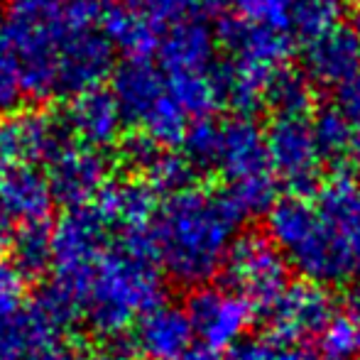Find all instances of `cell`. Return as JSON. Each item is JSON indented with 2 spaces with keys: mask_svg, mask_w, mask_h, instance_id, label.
I'll return each mask as SVG.
<instances>
[{
  "mask_svg": "<svg viewBox=\"0 0 360 360\" xmlns=\"http://www.w3.org/2000/svg\"><path fill=\"white\" fill-rule=\"evenodd\" d=\"M62 123L39 110H15L0 118V169L47 165L67 143Z\"/></svg>",
  "mask_w": 360,
  "mask_h": 360,
  "instance_id": "cell-17",
  "label": "cell"
},
{
  "mask_svg": "<svg viewBox=\"0 0 360 360\" xmlns=\"http://www.w3.org/2000/svg\"><path fill=\"white\" fill-rule=\"evenodd\" d=\"M292 25L309 39L336 27L343 13V0H289Z\"/></svg>",
  "mask_w": 360,
  "mask_h": 360,
  "instance_id": "cell-29",
  "label": "cell"
},
{
  "mask_svg": "<svg viewBox=\"0 0 360 360\" xmlns=\"http://www.w3.org/2000/svg\"><path fill=\"white\" fill-rule=\"evenodd\" d=\"M181 155L191 169L216 172L226 181L231 201L243 218L270 211L275 204V176L267 160L265 130L252 115L199 118L181 140Z\"/></svg>",
  "mask_w": 360,
  "mask_h": 360,
  "instance_id": "cell-3",
  "label": "cell"
},
{
  "mask_svg": "<svg viewBox=\"0 0 360 360\" xmlns=\"http://www.w3.org/2000/svg\"><path fill=\"white\" fill-rule=\"evenodd\" d=\"M236 18L270 30L292 27V3L289 0H231Z\"/></svg>",
  "mask_w": 360,
  "mask_h": 360,
  "instance_id": "cell-31",
  "label": "cell"
},
{
  "mask_svg": "<svg viewBox=\"0 0 360 360\" xmlns=\"http://www.w3.org/2000/svg\"><path fill=\"white\" fill-rule=\"evenodd\" d=\"M272 346L265 341H255V338H243L240 343L228 351L226 360H270Z\"/></svg>",
  "mask_w": 360,
  "mask_h": 360,
  "instance_id": "cell-33",
  "label": "cell"
},
{
  "mask_svg": "<svg viewBox=\"0 0 360 360\" xmlns=\"http://www.w3.org/2000/svg\"><path fill=\"white\" fill-rule=\"evenodd\" d=\"M25 302V277L13 260L0 255V326L8 323L15 314L22 311Z\"/></svg>",
  "mask_w": 360,
  "mask_h": 360,
  "instance_id": "cell-32",
  "label": "cell"
},
{
  "mask_svg": "<svg viewBox=\"0 0 360 360\" xmlns=\"http://www.w3.org/2000/svg\"><path fill=\"white\" fill-rule=\"evenodd\" d=\"M333 314L336 307L328 289L304 280L289 285L267 309V326L275 343H304L307 338H319Z\"/></svg>",
  "mask_w": 360,
  "mask_h": 360,
  "instance_id": "cell-16",
  "label": "cell"
},
{
  "mask_svg": "<svg viewBox=\"0 0 360 360\" xmlns=\"http://www.w3.org/2000/svg\"><path fill=\"white\" fill-rule=\"evenodd\" d=\"M113 96L118 98L125 123L135 125L138 135L160 147L181 145L194 123L155 59H125L115 67Z\"/></svg>",
  "mask_w": 360,
  "mask_h": 360,
  "instance_id": "cell-6",
  "label": "cell"
},
{
  "mask_svg": "<svg viewBox=\"0 0 360 360\" xmlns=\"http://www.w3.org/2000/svg\"><path fill=\"white\" fill-rule=\"evenodd\" d=\"M356 32L360 34V10H358V15H356Z\"/></svg>",
  "mask_w": 360,
  "mask_h": 360,
  "instance_id": "cell-39",
  "label": "cell"
},
{
  "mask_svg": "<svg viewBox=\"0 0 360 360\" xmlns=\"http://www.w3.org/2000/svg\"><path fill=\"white\" fill-rule=\"evenodd\" d=\"M267 103L275 108L277 115H297V118H304V113L314 103V86L309 81V76L285 67L270 81Z\"/></svg>",
  "mask_w": 360,
  "mask_h": 360,
  "instance_id": "cell-27",
  "label": "cell"
},
{
  "mask_svg": "<svg viewBox=\"0 0 360 360\" xmlns=\"http://www.w3.org/2000/svg\"><path fill=\"white\" fill-rule=\"evenodd\" d=\"M196 346L189 314L162 302L135 323V348L147 360H181Z\"/></svg>",
  "mask_w": 360,
  "mask_h": 360,
  "instance_id": "cell-21",
  "label": "cell"
},
{
  "mask_svg": "<svg viewBox=\"0 0 360 360\" xmlns=\"http://www.w3.org/2000/svg\"><path fill=\"white\" fill-rule=\"evenodd\" d=\"M84 360H135L128 351H120V348H98V351L89 353Z\"/></svg>",
  "mask_w": 360,
  "mask_h": 360,
  "instance_id": "cell-36",
  "label": "cell"
},
{
  "mask_svg": "<svg viewBox=\"0 0 360 360\" xmlns=\"http://www.w3.org/2000/svg\"><path fill=\"white\" fill-rule=\"evenodd\" d=\"M115 243L96 204L67 209L52 228V289L79 314V297L98 260Z\"/></svg>",
  "mask_w": 360,
  "mask_h": 360,
  "instance_id": "cell-7",
  "label": "cell"
},
{
  "mask_svg": "<svg viewBox=\"0 0 360 360\" xmlns=\"http://www.w3.org/2000/svg\"><path fill=\"white\" fill-rule=\"evenodd\" d=\"M218 39L226 47L228 62L265 79H275L292 57V37L285 30H270L228 15L218 25Z\"/></svg>",
  "mask_w": 360,
  "mask_h": 360,
  "instance_id": "cell-15",
  "label": "cell"
},
{
  "mask_svg": "<svg viewBox=\"0 0 360 360\" xmlns=\"http://www.w3.org/2000/svg\"><path fill=\"white\" fill-rule=\"evenodd\" d=\"M231 0H191L196 13H216V10L226 8Z\"/></svg>",
  "mask_w": 360,
  "mask_h": 360,
  "instance_id": "cell-37",
  "label": "cell"
},
{
  "mask_svg": "<svg viewBox=\"0 0 360 360\" xmlns=\"http://www.w3.org/2000/svg\"><path fill=\"white\" fill-rule=\"evenodd\" d=\"M57 204L44 172L37 167L0 169V214L15 228L47 223L52 206Z\"/></svg>",
  "mask_w": 360,
  "mask_h": 360,
  "instance_id": "cell-20",
  "label": "cell"
},
{
  "mask_svg": "<svg viewBox=\"0 0 360 360\" xmlns=\"http://www.w3.org/2000/svg\"><path fill=\"white\" fill-rule=\"evenodd\" d=\"M101 216L118 236H145L157 216V194L140 179L108 184L94 201Z\"/></svg>",
  "mask_w": 360,
  "mask_h": 360,
  "instance_id": "cell-22",
  "label": "cell"
},
{
  "mask_svg": "<svg viewBox=\"0 0 360 360\" xmlns=\"http://www.w3.org/2000/svg\"><path fill=\"white\" fill-rule=\"evenodd\" d=\"M76 316L62 297L44 289L0 326V360H74L69 326Z\"/></svg>",
  "mask_w": 360,
  "mask_h": 360,
  "instance_id": "cell-8",
  "label": "cell"
},
{
  "mask_svg": "<svg viewBox=\"0 0 360 360\" xmlns=\"http://www.w3.org/2000/svg\"><path fill=\"white\" fill-rule=\"evenodd\" d=\"M304 74L314 86L333 96V105L360 118V34L336 27L309 39L304 49Z\"/></svg>",
  "mask_w": 360,
  "mask_h": 360,
  "instance_id": "cell-10",
  "label": "cell"
},
{
  "mask_svg": "<svg viewBox=\"0 0 360 360\" xmlns=\"http://www.w3.org/2000/svg\"><path fill=\"white\" fill-rule=\"evenodd\" d=\"M319 209L341 233L351 255V280H356L360 299V184L356 179H333L319 196Z\"/></svg>",
  "mask_w": 360,
  "mask_h": 360,
  "instance_id": "cell-24",
  "label": "cell"
},
{
  "mask_svg": "<svg viewBox=\"0 0 360 360\" xmlns=\"http://www.w3.org/2000/svg\"><path fill=\"white\" fill-rule=\"evenodd\" d=\"M319 353L323 360H360V304L336 311L319 333Z\"/></svg>",
  "mask_w": 360,
  "mask_h": 360,
  "instance_id": "cell-25",
  "label": "cell"
},
{
  "mask_svg": "<svg viewBox=\"0 0 360 360\" xmlns=\"http://www.w3.org/2000/svg\"><path fill=\"white\" fill-rule=\"evenodd\" d=\"M267 238L307 282L326 287L351 280L346 243L314 201L304 196L275 201L267 211Z\"/></svg>",
  "mask_w": 360,
  "mask_h": 360,
  "instance_id": "cell-5",
  "label": "cell"
},
{
  "mask_svg": "<svg viewBox=\"0 0 360 360\" xmlns=\"http://www.w3.org/2000/svg\"><path fill=\"white\" fill-rule=\"evenodd\" d=\"M351 115H346L343 110H338L336 105L321 110V113L314 118V135H316V143L323 152V160L341 162L343 150H346L348 135H351L353 125Z\"/></svg>",
  "mask_w": 360,
  "mask_h": 360,
  "instance_id": "cell-30",
  "label": "cell"
},
{
  "mask_svg": "<svg viewBox=\"0 0 360 360\" xmlns=\"http://www.w3.org/2000/svg\"><path fill=\"white\" fill-rule=\"evenodd\" d=\"M216 34L199 15H191L184 22L162 37L155 57L160 69L169 79H194L216 72Z\"/></svg>",
  "mask_w": 360,
  "mask_h": 360,
  "instance_id": "cell-18",
  "label": "cell"
},
{
  "mask_svg": "<svg viewBox=\"0 0 360 360\" xmlns=\"http://www.w3.org/2000/svg\"><path fill=\"white\" fill-rule=\"evenodd\" d=\"M226 287L252 309H267L289 287V262L267 236H240L223 265Z\"/></svg>",
  "mask_w": 360,
  "mask_h": 360,
  "instance_id": "cell-11",
  "label": "cell"
},
{
  "mask_svg": "<svg viewBox=\"0 0 360 360\" xmlns=\"http://www.w3.org/2000/svg\"><path fill=\"white\" fill-rule=\"evenodd\" d=\"M265 143L275 181L287 186L292 196L316 189L323 174V152L307 115H275L265 130Z\"/></svg>",
  "mask_w": 360,
  "mask_h": 360,
  "instance_id": "cell-12",
  "label": "cell"
},
{
  "mask_svg": "<svg viewBox=\"0 0 360 360\" xmlns=\"http://www.w3.org/2000/svg\"><path fill=\"white\" fill-rule=\"evenodd\" d=\"M270 360H323L321 353L304 343H275L270 351Z\"/></svg>",
  "mask_w": 360,
  "mask_h": 360,
  "instance_id": "cell-35",
  "label": "cell"
},
{
  "mask_svg": "<svg viewBox=\"0 0 360 360\" xmlns=\"http://www.w3.org/2000/svg\"><path fill=\"white\" fill-rule=\"evenodd\" d=\"M123 157L133 172H138L140 181H145L155 194H176L189 186L191 165L181 152L172 147H160L152 140L135 135L123 147Z\"/></svg>",
  "mask_w": 360,
  "mask_h": 360,
  "instance_id": "cell-23",
  "label": "cell"
},
{
  "mask_svg": "<svg viewBox=\"0 0 360 360\" xmlns=\"http://www.w3.org/2000/svg\"><path fill=\"white\" fill-rule=\"evenodd\" d=\"M13 265L22 272V277H37L52 265V228L47 223L25 226L15 233L13 243Z\"/></svg>",
  "mask_w": 360,
  "mask_h": 360,
  "instance_id": "cell-26",
  "label": "cell"
},
{
  "mask_svg": "<svg viewBox=\"0 0 360 360\" xmlns=\"http://www.w3.org/2000/svg\"><path fill=\"white\" fill-rule=\"evenodd\" d=\"M356 3H360V0H356Z\"/></svg>",
  "mask_w": 360,
  "mask_h": 360,
  "instance_id": "cell-40",
  "label": "cell"
},
{
  "mask_svg": "<svg viewBox=\"0 0 360 360\" xmlns=\"http://www.w3.org/2000/svg\"><path fill=\"white\" fill-rule=\"evenodd\" d=\"M62 125L79 145L103 152L105 147H113L120 140L125 115L113 91L91 89L69 101Z\"/></svg>",
  "mask_w": 360,
  "mask_h": 360,
  "instance_id": "cell-19",
  "label": "cell"
},
{
  "mask_svg": "<svg viewBox=\"0 0 360 360\" xmlns=\"http://www.w3.org/2000/svg\"><path fill=\"white\" fill-rule=\"evenodd\" d=\"M196 343L214 353L231 351L245 338L255 309L228 287H199L186 302Z\"/></svg>",
  "mask_w": 360,
  "mask_h": 360,
  "instance_id": "cell-13",
  "label": "cell"
},
{
  "mask_svg": "<svg viewBox=\"0 0 360 360\" xmlns=\"http://www.w3.org/2000/svg\"><path fill=\"white\" fill-rule=\"evenodd\" d=\"M240 221L226 191L186 186L167 196L150 228L157 265L179 285H204L223 270Z\"/></svg>",
  "mask_w": 360,
  "mask_h": 360,
  "instance_id": "cell-2",
  "label": "cell"
},
{
  "mask_svg": "<svg viewBox=\"0 0 360 360\" xmlns=\"http://www.w3.org/2000/svg\"><path fill=\"white\" fill-rule=\"evenodd\" d=\"M44 176L49 181L54 201L64 204L67 209L94 204L101 191L110 184L108 162H105L103 152L79 143H69V140L47 162Z\"/></svg>",
  "mask_w": 360,
  "mask_h": 360,
  "instance_id": "cell-14",
  "label": "cell"
},
{
  "mask_svg": "<svg viewBox=\"0 0 360 360\" xmlns=\"http://www.w3.org/2000/svg\"><path fill=\"white\" fill-rule=\"evenodd\" d=\"M22 96H25L22 72H20V62L15 57L8 30H5L3 13H0V118L15 113Z\"/></svg>",
  "mask_w": 360,
  "mask_h": 360,
  "instance_id": "cell-28",
  "label": "cell"
},
{
  "mask_svg": "<svg viewBox=\"0 0 360 360\" xmlns=\"http://www.w3.org/2000/svg\"><path fill=\"white\" fill-rule=\"evenodd\" d=\"M338 165H343L353 176L360 179V118L353 120L351 125V135H348L346 150H343V157Z\"/></svg>",
  "mask_w": 360,
  "mask_h": 360,
  "instance_id": "cell-34",
  "label": "cell"
},
{
  "mask_svg": "<svg viewBox=\"0 0 360 360\" xmlns=\"http://www.w3.org/2000/svg\"><path fill=\"white\" fill-rule=\"evenodd\" d=\"M191 15V0H105L103 27L125 59H155L162 37Z\"/></svg>",
  "mask_w": 360,
  "mask_h": 360,
  "instance_id": "cell-9",
  "label": "cell"
},
{
  "mask_svg": "<svg viewBox=\"0 0 360 360\" xmlns=\"http://www.w3.org/2000/svg\"><path fill=\"white\" fill-rule=\"evenodd\" d=\"M103 8L105 0H5L3 20L25 94L72 101L101 89L115 57Z\"/></svg>",
  "mask_w": 360,
  "mask_h": 360,
  "instance_id": "cell-1",
  "label": "cell"
},
{
  "mask_svg": "<svg viewBox=\"0 0 360 360\" xmlns=\"http://www.w3.org/2000/svg\"><path fill=\"white\" fill-rule=\"evenodd\" d=\"M165 285L150 233L118 236L79 297V316L98 336H118L162 304Z\"/></svg>",
  "mask_w": 360,
  "mask_h": 360,
  "instance_id": "cell-4",
  "label": "cell"
},
{
  "mask_svg": "<svg viewBox=\"0 0 360 360\" xmlns=\"http://www.w3.org/2000/svg\"><path fill=\"white\" fill-rule=\"evenodd\" d=\"M181 360H218V353H214L211 348L201 346V343H196L194 348H191L189 353H186Z\"/></svg>",
  "mask_w": 360,
  "mask_h": 360,
  "instance_id": "cell-38",
  "label": "cell"
}]
</instances>
